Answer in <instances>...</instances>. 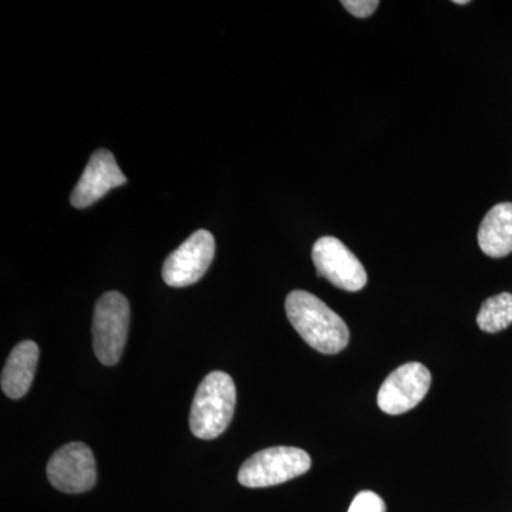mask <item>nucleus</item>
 <instances>
[{"label": "nucleus", "mask_w": 512, "mask_h": 512, "mask_svg": "<svg viewBox=\"0 0 512 512\" xmlns=\"http://www.w3.org/2000/svg\"><path fill=\"white\" fill-rule=\"evenodd\" d=\"M285 309L289 322L311 348L325 355H336L348 346V325L318 296L293 291L286 298Z\"/></svg>", "instance_id": "nucleus-1"}, {"label": "nucleus", "mask_w": 512, "mask_h": 512, "mask_svg": "<svg viewBox=\"0 0 512 512\" xmlns=\"http://www.w3.org/2000/svg\"><path fill=\"white\" fill-rule=\"evenodd\" d=\"M235 403L237 387L231 376L224 372H211L205 376L192 400V434L201 440L220 437L234 417Z\"/></svg>", "instance_id": "nucleus-2"}, {"label": "nucleus", "mask_w": 512, "mask_h": 512, "mask_svg": "<svg viewBox=\"0 0 512 512\" xmlns=\"http://www.w3.org/2000/svg\"><path fill=\"white\" fill-rule=\"evenodd\" d=\"M311 456L296 447H271L258 451L239 468V484L248 488L274 487L311 470Z\"/></svg>", "instance_id": "nucleus-3"}, {"label": "nucleus", "mask_w": 512, "mask_h": 512, "mask_svg": "<svg viewBox=\"0 0 512 512\" xmlns=\"http://www.w3.org/2000/svg\"><path fill=\"white\" fill-rule=\"evenodd\" d=\"M130 328V305L120 292H106L94 306L93 349L103 365L119 363Z\"/></svg>", "instance_id": "nucleus-4"}, {"label": "nucleus", "mask_w": 512, "mask_h": 512, "mask_svg": "<svg viewBox=\"0 0 512 512\" xmlns=\"http://www.w3.org/2000/svg\"><path fill=\"white\" fill-rule=\"evenodd\" d=\"M215 255V239L211 232L200 229L184 244L168 255L163 265L165 284L185 288L197 284L210 268Z\"/></svg>", "instance_id": "nucleus-5"}, {"label": "nucleus", "mask_w": 512, "mask_h": 512, "mask_svg": "<svg viewBox=\"0 0 512 512\" xmlns=\"http://www.w3.org/2000/svg\"><path fill=\"white\" fill-rule=\"evenodd\" d=\"M313 264L319 276L343 291L357 292L365 288L367 274L359 259L342 241L322 237L312 249Z\"/></svg>", "instance_id": "nucleus-6"}, {"label": "nucleus", "mask_w": 512, "mask_h": 512, "mask_svg": "<svg viewBox=\"0 0 512 512\" xmlns=\"http://www.w3.org/2000/svg\"><path fill=\"white\" fill-rule=\"evenodd\" d=\"M47 478L56 490L82 494L97 481L96 460L84 443H69L53 454L47 464Z\"/></svg>", "instance_id": "nucleus-7"}, {"label": "nucleus", "mask_w": 512, "mask_h": 512, "mask_svg": "<svg viewBox=\"0 0 512 512\" xmlns=\"http://www.w3.org/2000/svg\"><path fill=\"white\" fill-rule=\"evenodd\" d=\"M431 373L421 363L412 362L400 366L384 380L377 394L380 410L399 416L414 409L429 393Z\"/></svg>", "instance_id": "nucleus-8"}, {"label": "nucleus", "mask_w": 512, "mask_h": 512, "mask_svg": "<svg viewBox=\"0 0 512 512\" xmlns=\"http://www.w3.org/2000/svg\"><path fill=\"white\" fill-rule=\"evenodd\" d=\"M127 183V177L120 170L116 158L109 150L94 151L89 164L84 168L79 183L76 184L70 197L74 208L90 207L100 201L113 188Z\"/></svg>", "instance_id": "nucleus-9"}, {"label": "nucleus", "mask_w": 512, "mask_h": 512, "mask_svg": "<svg viewBox=\"0 0 512 512\" xmlns=\"http://www.w3.org/2000/svg\"><path fill=\"white\" fill-rule=\"evenodd\" d=\"M39 346L32 340L20 342L3 367L2 390L9 399H22L29 392L39 363Z\"/></svg>", "instance_id": "nucleus-10"}, {"label": "nucleus", "mask_w": 512, "mask_h": 512, "mask_svg": "<svg viewBox=\"0 0 512 512\" xmlns=\"http://www.w3.org/2000/svg\"><path fill=\"white\" fill-rule=\"evenodd\" d=\"M478 245L491 258H504L512 252V202L495 205L478 229Z\"/></svg>", "instance_id": "nucleus-11"}, {"label": "nucleus", "mask_w": 512, "mask_h": 512, "mask_svg": "<svg viewBox=\"0 0 512 512\" xmlns=\"http://www.w3.org/2000/svg\"><path fill=\"white\" fill-rule=\"evenodd\" d=\"M481 330L497 333L512 325V293H500L487 299L477 316Z\"/></svg>", "instance_id": "nucleus-12"}, {"label": "nucleus", "mask_w": 512, "mask_h": 512, "mask_svg": "<svg viewBox=\"0 0 512 512\" xmlns=\"http://www.w3.org/2000/svg\"><path fill=\"white\" fill-rule=\"evenodd\" d=\"M348 512H386V505L376 493L362 491L356 495Z\"/></svg>", "instance_id": "nucleus-13"}, {"label": "nucleus", "mask_w": 512, "mask_h": 512, "mask_svg": "<svg viewBox=\"0 0 512 512\" xmlns=\"http://www.w3.org/2000/svg\"><path fill=\"white\" fill-rule=\"evenodd\" d=\"M342 5L356 18H369L380 3L377 0H343Z\"/></svg>", "instance_id": "nucleus-14"}, {"label": "nucleus", "mask_w": 512, "mask_h": 512, "mask_svg": "<svg viewBox=\"0 0 512 512\" xmlns=\"http://www.w3.org/2000/svg\"><path fill=\"white\" fill-rule=\"evenodd\" d=\"M453 3H456V5H467V0H454Z\"/></svg>", "instance_id": "nucleus-15"}]
</instances>
